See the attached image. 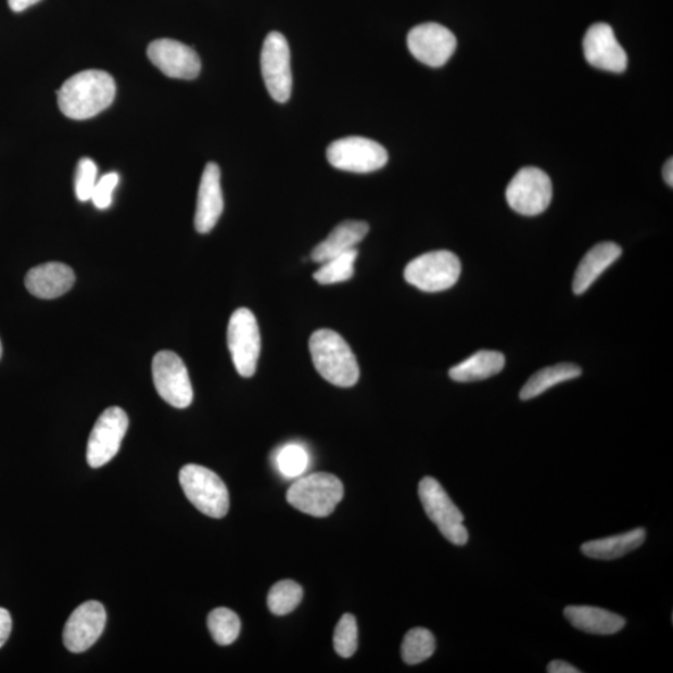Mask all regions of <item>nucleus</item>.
Masks as SVG:
<instances>
[{"instance_id":"ddd939ff","label":"nucleus","mask_w":673,"mask_h":673,"mask_svg":"<svg viewBox=\"0 0 673 673\" xmlns=\"http://www.w3.org/2000/svg\"><path fill=\"white\" fill-rule=\"evenodd\" d=\"M407 43L417 61L432 67L447 64L457 49L456 36L437 23L417 25L409 31Z\"/></svg>"},{"instance_id":"2eb2a0df","label":"nucleus","mask_w":673,"mask_h":673,"mask_svg":"<svg viewBox=\"0 0 673 673\" xmlns=\"http://www.w3.org/2000/svg\"><path fill=\"white\" fill-rule=\"evenodd\" d=\"M148 56L168 78L192 80L199 77L201 61L192 48L174 39H158L150 43Z\"/></svg>"},{"instance_id":"5701e85b","label":"nucleus","mask_w":673,"mask_h":673,"mask_svg":"<svg viewBox=\"0 0 673 673\" xmlns=\"http://www.w3.org/2000/svg\"><path fill=\"white\" fill-rule=\"evenodd\" d=\"M646 532L643 528L631 530L628 533L587 542L582 551L587 558L613 560L625 557L626 554L639 548L645 542Z\"/></svg>"},{"instance_id":"4be33fe9","label":"nucleus","mask_w":673,"mask_h":673,"mask_svg":"<svg viewBox=\"0 0 673 673\" xmlns=\"http://www.w3.org/2000/svg\"><path fill=\"white\" fill-rule=\"evenodd\" d=\"M505 367V357L496 351H479L461 364L449 370L453 381L460 383L487 380L501 372Z\"/></svg>"},{"instance_id":"b1692460","label":"nucleus","mask_w":673,"mask_h":673,"mask_svg":"<svg viewBox=\"0 0 673 673\" xmlns=\"http://www.w3.org/2000/svg\"><path fill=\"white\" fill-rule=\"evenodd\" d=\"M582 373V368L571 364H560L541 369L529 378L520 392V398L521 401L534 399L553 389L554 385L576 380Z\"/></svg>"},{"instance_id":"c756f323","label":"nucleus","mask_w":673,"mask_h":673,"mask_svg":"<svg viewBox=\"0 0 673 673\" xmlns=\"http://www.w3.org/2000/svg\"><path fill=\"white\" fill-rule=\"evenodd\" d=\"M333 645L336 653L343 659L355 655L358 646V627L356 618L346 613L336 624L333 636Z\"/></svg>"},{"instance_id":"39448f33","label":"nucleus","mask_w":673,"mask_h":673,"mask_svg":"<svg viewBox=\"0 0 673 673\" xmlns=\"http://www.w3.org/2000/svg\"><path fill=\"white\" fill-rule=\"evenodd\" d=\"M461 264L450 251H433L418 256L404 269V279L424 292L449 290L459 280Z\"/></svg>"},{"instance_id":"f704fd0d","label":"nucleus","mask_w":673,"mask_h":673,"mask_svg":"<svg viewBox=\"0 0 673 673\" xmlns=\"http://www.w3.org/2000/svg\"><path fill=\"white\" fill-rule=\"evenodd\" d=\"M39 2L40 0H8L11 10L15 13H21L25 10H28L29 7L36 5Z\"/></svg>"},{"instance_id":"9d476101","label":"nucleus","mask_w":673,"mask_h":673,"mask_svg":"<svg viewBox=\"0 0 673 673\" xmlns=\"http://www.w3.org/2000/svg\"><path fill=\"white\" fill-rule=\"evenodd\" d=\"M261 72L269 96L285 103L292 94L291 52L288 40L279 31L269 33L261 52Z\"/></svg>"},{"instance_id":"6e6552de","label":"nucleus","mask_w":673,"mask_h":673,"mask_svg":"<svg viewBox=\"0 0 673 673\" xmlns=\"http://www.w3.org/2000/svg\"><path fill=\"white\" fill-rule=\"evenodd\" d=\"M327 160L342 172L369 174L381 170L389 163V153L374 140L348 137L332 142Z\"/></svg>"},{"instance_id":"7c9ffc66","label":"nucleus","mask_w":673,"mask_h":673,"mask_svg":"<svg viewBox=\"0 0 673 673\" xmlns=\"http://www.w3.org/2000/svg\"><path fill=\"white\" fill-rule=\"evenodd\" d=\"M98 182V166L89 157L80 160L75 173V193L79 201L86 202L91 200Z\"/></svg>"},{"instance_id":"0eeeda50","label":"nucleus","mask_w":673,"mask_h":673,"mask_svg":"<svg viewBox=\"0 0 673 673\" xmlns=\"http://www.w3.org/2000/svg\"><path fill=\"white\" fill-rule=\"evenodd\" d=\"M227 344L233 366L241 377L250 378L256 373L261 333L257 319L247 308L236 309L227 328Z\"/></svg>"},{"instance_id":"9b49d317","label":"nucleus","mask_w":673,"mask_h":673,"mask_svg":"<svg viewBox=\"0 0 673 673\" xmlns=\"http://www.w3.org/2000/svg\"><path fill=\"white\" fill-rule=\"evenodd\" d=\"M153 380L160 397L170 406L183 409L192 403L193 391L188 368L176 353H157L153 359Z\"/></svg>"},{"instance_id":"473e14b6","label":"nucleus","mask_w":673,"mask_h":673,"mask_svg":"<svg viewBox=\"0 0 673 673\" xmlns=\"http://www.w3.org/2000/svg\"><path fill=\"white\" fill-rule=\"evenodd\" d=\"M13 621L10 611L0 608V649L12 634Z\"/></svg>"},{"instance_id":"4468645a","label":"nucleus","mask_w":673,"mask_h":673,"mask_svg":"<svg viewBox=\"0 0 673 673\" xmlns=\"http://www.w3.org/2000/svg\"><path fill=\"white\" fill-rule=\"evenodd\" d=\"M106 611L99 601H87L75 609L67 620L63 643L74 653L86 652L104 633Z\"/></svg>"},{"instance_id":"a878e982","label":"nucleus","mask_w":673,"mask_h":673,"mask_svg":"<svg viewBox=\"0 0 673 673\" xmlns=\"http://www.w3.org/2000/svg\"><path fill=\"white\" fill-rule=\"evenodd\" d=\"M357 257L358 251L353 249L346 254L326 261L314 274L315 281L323 285L350 281L355 275Z\"/></svg>"},{"instance_id":"1a4fd4ad","label":"nucleus","mask_w":673,"mask_h":673,"mask_svg":"<svg viewBox=\"0 0 673 673\" xmlns=\"http://www.w3.org/2000/svg\"><path fill=\"white\" fill-rule=\"evenodd\" d=\"M553 183L549 175L541 168L529 166L512 178L507 188V201L516 213L536 216L549 207Z\"/></svg>"},{"instance_id":"aec40b11","label":"nucleus","mask_w":673,"mask_h":673,"mask_svg":"<svg viewBox=\"0 0 673 673\" xmlns=\"http://www.w3.org/2000/svg\"><path fill=\"white\" fill-rule=\"evenodd\" d=\"M621 254V247L613 242L599 243L588 251L576 268L574 282H572L574 293L579 296L591 289L602 272L620 258Z\"/></svg>"},{"instance_id":"a211bd4d","label":"nucleus","mask_w":673,"mask_h":673,"mask_svg":"<svg viewBox=\"0 0 673 673\" xmlns=\"http://www.w3.org/2000/svg\"><path fill=\"white\" fill-rule=\"evenodd\" d=\"M75 282L73 269L61 263L33 267L25 276V288L41 300H54L71 291Z\"/></svg>"},{"instance_id":"6ab92c4d","label":"nucleus","mask_w":673,"mask_h":673,"mask_svg":"<svg viewBox=\"0 0 673 673\" xmlns=\"http://www.w3.org/2000/svg\"><path fill=\"white\" fill-rule=\"evenodd\" d=\"M369 232V225L365 221L348 220L335 226L327 239L314 249L310 258L316 264H323L333 257L346 254L356 249Z\"/></svg>"},{"instance_id":"393cba45","label":"nucleus","mask_w":673,"mask_h":673,"mask_svg":"<svg viewBox=\"0 0 673 673\" xmlns=\"http://www.w3.org/2000/svg\"><path fill=\"white\" fill-rule=\"evenodd\" d=\"M435 651V637L431 631L416 627L408 631L402 644V659L407 664H418L431 659Z\"/></svg>"},{"instance_id":"72a5a7b5","label":"nucleus","mask_w":673,"mask_h":673,"mask_svg":"<svg viewBox=\"0 0 673 673\" xmlns=\"http://www.w3.org/2000/svg\"><path fill=\"white\" fill-rule=\"evenodd\" d=\"M546 671H548L549 673H580L582 672L575 666H572V664L566 661H561V660L551 661L548 664V669H546Z\"/></svg>"},{"instance_id":"cd10ccee","label":"nucleus","mask_w":673,"mask_h":673,"mask_svg":"<svg viewBox=\"0 0 673 673\" xmlns=\"http://www.w3.org/2000/svg\"><path fill=\"white\" fill-rule=\"evenodd\" d=\"M303 591L301 585L292 582V580H283L277 583L269 591L267 605L269 611L277 617L288 615L297 608L302 601Z\"/></svg>"},{"instance_id":"f3484780","label":"nucleus","mask_w":673,"mask_h":673,"mask_svg":"<svg viewBox=\"0 0 673 673\" xmlns=\"http://www.w3.org/2000/svg\"><path fill=\"white\" fill-rule=\"evenodd\" d=\"M224 213L221 172L215 163H208L200 181L195 214V229L200 233L214 230Z\"/></svg>"},{"instance_id":"2f4dec72","label":"nucleus","mask_w":673,"mask_h":673,"mask_svg":"<svg viewBox=\"0 0 673 673\" xmlns=\"http://www.w3.org/2000/svg\"><path fill=\"white\" fill-rule=\"evenodd\" d=\"M119 183V175L109 173L99 179L94 192H92L91 201L99 209H106L113 204V192Z\"/></svg>"},{"instance_id":"dca6fc26","label":"nucleus","mask_w":673,"mask_h":673,"mask_svg":"<svg viewBox=\"0 0 673 673\" xmlns=\"http://www.w3.org/2000/svg\"><path fill=\"white\" fill-rule=\"evenodd\" d=\"M584 54L588 64L605 72L622 73L627 67V54L609 24L596 23L585 34Z\"/></svg>"},{"instance_id":"c9c22d12","label":"nucleus","mask_w":673,"mask_h":673,"mask_svg":"<svg viewBox=\"0 0 673 673\" xmlns=\"http://www.w3.org/2000/svg\"><path fill=\"white\" fill-rule=\"evenodd\" d=\"M663 179L666 181L670 188L673 187V162L672 158L669 160L666 164L663 166Z\"/></svg>"},{"instance_id":"20e7f679","label":"nucleus","mask_w":673,"mask_h":673,"mask_svg":"<svg viewBox=\"0 0 673 673\" xmlns=\"http://www.w3.org/2000/svg\"><path fill=\"white\" fill-rule=\"evenodd\" d=\"M343 484L339 478L328 473H315L299 479L290 487L288 501L293 508L316 518L331 516L343 499Z\"/></svg>"},{"instance_id":"423d86ee","label":"nucleus","mask_w":673,"mask_h":673,"mask_svg":"<svg viewBox=\"0 0 673 673\" xmlns=\"http://www.w3.org/2000/svg\"><path fill=\"white\" fill-rule=\"evenodd\" d=\"M418 494L426 515L440 529L442 535L454 545H466L469 534L462 523L465 516L452 501L441 483L434 478L427 477L419 483Z\"/></svg>"},{"instance_id":"bb28decb","label":"nucleus","mask_w":673,"mask_h":673,"mask_svg":"<svg viewBox=\"0 0 673 673\" xmlns=\"http://www.w3.org/2000/svg\"><path fill=\"white\" fill-rule=\"evenodd\" d=\"M207 626L216 644L229 646L240 635L241 621L230 609L218 608L209 612Z\"/></svg>"},{"instance_id":"f257e3e1","label":"nucleus","mask_w":673,"mask_h":673,"mask_svg":"<svg viewBox=\"0 0 673 673\" xmlns=\"http://www.w3.org/2000/svg\"><path fill=\"white\" fill-rule=\"evenodd\" d=\"M115 80L103 71H86L73 75L58 90L62 113L73 120H87L113 104Z\"/></svg>"},{"instance_id":"e433bc0d","label":"nucleus","mask_w":673,"mask_h":673,"mask_svg":"<svg viewBox=\"0 0 673 673\" xmlns=\"http://www.w3.org/2000/svg\"><path fill=\"white\" fill-rule=\"evenodd\" d=\"M3 355V346H2V341H0V358H2Z\"/></svg>"},{"instance_id":"c85d7f7f","label":"nucleus","mask_w":673,"mask_h":673,"mask_svg":"<svg viewBox=\"0 0 673 673\" xmlns=\"http://www.w3.org/2000/svg\"><path fill=\"white\" fill-rule=\"evenodd\" d=\"M276 466L285 478H297L309 466V454L300 444H288L277 453Z\"/></svg>"},{"instance_id":"7ed1b4c3","label":"nucleus","mask_w":673,"mask_h":673,"mask_svg":"<svg viewBox=\"0 0 673 673\" xmlns=\"http://www.w3.org/2000/svg\"><path fill=\"white\" fill-rule=\"evenodd\" d=\"M185 495L205 516L224 518L230 509V495L223 479L205 467L188 465L180 470Z\"/></svg>"},{"instance_id":"412c9836","label":"nucleus","mask_w":673,"mask_h":673,"mask_svg":"<svg viewBox=\"0 0 673 673\" xmlns=\"http://www.w3.org/2000/svg\"><path fill=\"white\" fill-rule=\"evenodd\" d=\"M563 615L572 626L593 635H613L620 633L626 625V620L594 606H568Z\"/></svg>"},{"instance_id":"f03ea898","label":"nucleus","mask_w":673,"mask_h":673,"mask_svg":"<svg viewBox=\"0 0 673 673\" xmlns=\"http://www.w3.org/2000/svg\"><path fill=\"white\" fill-rule=\"evenodd\" d=\"M309 352L319 374L341 389H351L359 381L355 353L343 336L332 330L316 331L309 339Z\"/></svg>"},{"instance_id":"f8f14e48","label":"nucleus","mask_w":673,"mask_h":673,"mask_svg":"<svg viewBox=\"0 0 673 673\" xmlns=\"http://www.w3.org/2000/svg\"><path fill=\"white\" fill-rule=\"evenodd\" d=\"M128 428L129 418L122 408L105 409L89 436L88 465L96 469L107 465L119 453Z\"/></svg>"}]
</instances>
